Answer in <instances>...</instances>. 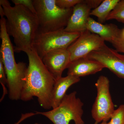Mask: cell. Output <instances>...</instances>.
Masks as SVG:
<instances>
[{"instance_id":"cell-1","label":"cell","mask_w":124,"mask_h":124,"mask_svg":"<svg viewBox=\"0 0 124 124\" xmlns=\"http://www.w3.org/2000/svg\"><path fill=\"white\" fill-rule=\"evenodd\" d=\"M6 18V31L14 38L15 51L26 53L33 49L39 24L36 15L21 5L11 6L7 0H0Z\"/></svg>"},{"instance_id":"cell-2","label":"cell","mask_w":124,"mask_h":124,"mask_svg":"<svg viewBox=\"0 0 124 124\" xmlns=\"http://www.w3.org/2000/svg\"><path fill=\"white\" fill-rule=\"evenodd\" d=\"M28 59L20 100L28 101L37 98L40 106L45 109L51 107V97L55 80L33 49L26 53Z\"/></svg>"},{"instance_id":"cell-3","label":"cell","mask_w":124,"mask_h":124,"mask_svg":"<svg viewBox=\"0 0 124 124\" xmlns=\"http://www.w3.org/2000/svg\"><path fill=\"white\" fill-rule=\"evenodd\" d=\"M6 23L5 18H1L0 38L1 44L0 58L2 60L7 76L9 98L11 100H18L20 99L23 84V80L28 66L23 62L17 63L16 62L14 54V48L6 31Z\"/></svg>"},{"instance_id":"cell-4","label":"cell","mask_w":124,"mask_h":124,"mask_svg":"<svg viewBox=\"0 0 124 124\" xmlns=\"http://www.w3.org/2000/svg\"><path fill=\"white\" fill-rule=\"evenodd\" d=\"M33 3L39 24L38 32L58 31L66 27L73 8H61L55 0H33Z\"/></svg>"},{"instance_id":"cell-5","label":"cell","mask_w":124,"mask_h":124,"mask_svg":"<svg viewBox=\"0 0 124 124\" xmlns=\"http://www.w3.org/2000/svg\"><path fill=\"white\" fill-rule=\"evenodd\" d=\"M76 91L66 94L58 106L46 112H36L47 117L54 124H69L73 121L75 124H84L82 119L84 103L77 97Z\"/></svg>"},{"instance_id":"cell-6","label":"cell","mask_w":124,"mask_h":124,"mask_svg":"<svg viewBox=\"0 0 124 124\" xmlns=\"http://www.w3.org/2000/svg\"><path fill=\"white\" fill-rule=\"evenodd\" d=\"M80 35V33L67 32L64 29L48 32H38L33 42V49L41 59L51 51L67 49Z\"/></svg>"},{"instance_id":"cell-7","label":"cell","mask_w":124,"mask_h":124,"mask_svg":"<svg viewBox=\"0 0 124 124\" xmlns=\"http://www.w3.org/2000/svg\"><path fill=\"white\" fill-rule=\"evenodd\" d=\"M95 85L97 93L91 110L92 116L96 124L107 122L115 110L110 92V81L107 77L100 76Z\"/></svg>"},{"instance_id":"cell-8","label":"cell","mask_w":124,"mask_h":124,"mask_svg":"<svg viewBox=\"0 0 124 124\" xmlns=\"http://www.w3.org/2000/svg\"><path fill=\"white\" fill-rule=\"evenodd\" d=\"M105 44V41L100 36L86 30L81 33L77 39L68 48L71 62L86 57L89 54L101 48Z\"/></svg>"},{"instance_id":"cell-9","label":"cell","mask_w":124,"mask_h":124,"mask_svg":"<svg viewBox=\"0 0 124 124\" xmlns=\"http://www.w3.org/2000/svg\"><path fill=\"white\" fill-rule=\"evenodd\" d=\"M105 44L101 48L91 52L87 58L101 64L120 78L124 79V55Z\"/></svg>"},{"instance_id":"cell-10","label":"cell","mask_w":124,"mask_h":124,"mask_svg":"<svg viewBox=\"0 0 124 124\" xmlns=\"http://www.w3.org/2000/svg\"><path fill=\"white\" fill-rule=\"evenodd\" d=\"M43 63L55 81L62 77L64 70L71 62L67 49L58 50L46 54L41 58Z\"/></svg>"},{"instance_id":"cell-11","label":"cell","mask_w":124,"mask_h":124,"mask_svg":"<svg viewBox=\"0 0 124 124\" xmlns=\"http://www.w3.org/2000/svg\"><path fill=\"white\" fill-rule=\"evenodd\" d=\"M92 8L84 0L73 8L71 15L64 31L71 33H81L86 30V26Z\"/></svg>"},{"instance_id":"cell-12","label":"cell","mask_w":124,"mask_h":124,"mask_svg":"<svg viewBox=\"0 0 124 124\" xmlns=\"http://www.w3.org/2000/svg\"><path fill=\"white\" fill-rule=\"evenodd\" d=\"M104 68L99 62L87 57L81 58L70 62L67 68V75L80 78L95 74Z\"/></svg>"},{"instance_id":"cell-13","label":"cell","mask_w":124,"mask_h":124,"mask_svg":"<svg viewBox=\"0 0 124 124\" xmlns=\"http://www.w3.org/2000/svg\"><path fill=\"white\" fill-rule=\"evenodd\" d=\"M86 29L92 33H95L105 41L111 43L119 36L121 29L113 23L103 24L90 17L87 23Z\"/></svg>"},{"instance_id":"cell-14","label":"cell","mask_w":124,"mask_h":124,"mask_svg":"<svg viewBox=\"0 0 124 124\" xmlns=\"http://www.w3.org/2000/svg\"><path fill=\"white\" fill-rule=\"evenodd\" d=\"M80 78L67 75L55 81L52 91L51 106L53 108L58 106L64 96L67 90L72 85L79 82Z\"/></svg>"},{"instance_id":"cell-15","label":"cell","mask_w":124,"mask_h":124,"mask_svg":"<svg viewBox=\"0 0 124 124\" xmlns=\"http://www.w3.org/2000/svg\"><path fill=\"white\" fill-rule=\"evenodd\" d=\"M120 0H104L97 8L91 10L90 15L98 18L99 23H103L107 21L110 13L119 2Z\"/></svg>"},{"instance_id":"cell-16","label":"cell","mask_w":124,"mask_h":124,"mask_svg":"<svg viewBox=\"0 0 124 124\" xmlns=\"http://www.w3.org/2000/svg\"><path fill=\"white\" fill-rule=\"evenodd\" d=\"M116 20L124 23V0H120L110 13L107 20Z\"/></svg>"},{"instance_id":"cell-17","label":"cell","mask_w":124,"mask_h":124,"mask_svg":"<svg viewBox=\"0 0 124 124\" xmlns=\"http://www.w3.org/2000/svg\"><path fill=\"white\" fill-rule=\"evenodd\" d=\"M108 124H124V104H121L114 111Z\"/></svg>"},{"instance_id":"cell-18","label":"cell","mask_w":124,"mask_h":124,"mask_svg":"<svg viewBox=\"0 0 124 124\" xmlns=\"http://www.w3.org/2000/svg\"><path fill=\"white\" fill-rule=\"evenodd\" d=\"M0 82L3 89V94L1 98L0 102L2 101L5 96L8 93V91L5 85H7V79L6 73L2 63V60L0 58Z\"/></svg>"},{"instance_id":"cell-19","label":"cell","mask_w":124,"mask_h":124,"mask_svg":"<svg viewBox=\"0 0 124 124\" xmlns=\"http://www.w3.org/2000/svg\"><path fill=\"white\" fill-rule=\"evenodd\" d=\"M82 1V0H55L56 5L61 8L64 9L72 8Z\"/></svg>"},{"instance_id":"cell-20","label":"cell","mask_w":124,"mask_h":124,"mask_svg":"<svg viewBox=\"0 0 124 124\" xmlns=\"http://www.w3.org/2000/svg\"><path fill=\"white\" fill-rule=\"evenodd\" d=\"M15 5H21L28 9L32 13L36 15L35 9L32 0H12Z\"/></svg>"},{"instance_id":"cell-21","label":"cell","mask_w":124,"mask_h":124,"mask_svg":"<svg viewBox=\"0 0 124 124\" xmlns=\"http://www.w3.org/2000/svg\"><path fill=\"white\" fill-rule=\"evenodd\" d=\"M111 43L116 51L124 54V39L121 37L120 35Z\"/></svg>"},{"instance_id":"cell-22","label":"cell","mask_w":124,"mask_h":124,"mask_svg":"<svg viewBox=\"0 0 124 124\" xmlns=\"http://www.w3.org/2000/svg\"><path fill=\"white\" fill-rule=\"evenodd\" d=\"M84 2L88 5L92 9L97 7L103 1L102 0H84Z\"/></svg>"},{"instance_id":"cell-23","label":"cell","mask_w":124,"mask_h":124,"mask_svg":"<svg viewBox=\"0 0 124 124\" xmlns=\"http://www.w3.org/2000/svg\"><path fill=\"white\" fill-rule=\"evenodd\" d=\"M35 115H37L36 113H33V112H29V113H26L25 114H22L20 119L14 124H20L21 122H22L26 119L31 117V116H33Z\"/></svg>"},{"instance_id":"cell-24","label":"cell","mask_w":124,"mask_h":124,"mask_svg":"<svg viewBox=\"0 0 124 124\" xmlns=\"http://www.w3.org/2000/svg\"><path fill=\"white\" fill-rule=\"evenodd\" d=\"M0 15L1 18H4L5 14L4 9L1 5H0Z\"/></svg>"},{"instance_id":"cell-25","label":"cell","mask_w":124,"mask_h":124,"mask_svg":"<svg viewBox=\"0 0 124 124\" xmlns=\"http://www.w3.org/2000/svg\"><path fill=\"white\" fill-rule=\"evenodd\" d=\"M120 36L122 38L124 39V28L121 29V32Z\"/></svg>"},{"instance_id":"cell-26","label":"cell","mask_w":124,"mask_h":124,"mask_svg":"<svg viewBox=\"0 0 124 124\" xmlns=\"http://www.w3.org/2000/svg\"><path fill=\"white\" fill-rule=\"evenodd\" d=\"M94 124H108V123L107 122L103 121V122H102L100 124H96V123H95Z\"/></svg>"},{"instance_id":"cell-27","label":"cell","mask_w":124,"mask_h":124,"mask_svg":"<svg viewBox=\"0 0 124 124\" xmlns=\"http://www.w3.org/2000/svg\"><path fill=\"white\" fill-rule=\"evenodd\" d=\"M35 124H39V123H35Z\"/></svg>"}]
</instances>
